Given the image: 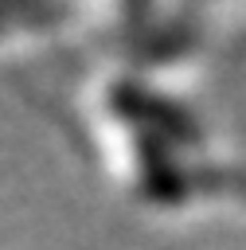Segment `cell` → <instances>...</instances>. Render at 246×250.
Here are the masks:
<instances>
[{"mask_svg":"<svg viewBox=\"0 0 246 250\" xmlns=\"http://www.w3.org/2000/svg\"><path fill=\"white\" fill-rule=\"evenodd\" d=\"M78 125L105 176L148 211H195L246 199V172L223 156L207 121L168 74L102 59L78 90Z\"/></svg>","mask_w":246,"mask_h":250,"instance_id":"cell-1","label":"cell"},{"mask_svg":"<svg viewBox=\"0 0 246 250\" xmlns=\"http://www.w3.org/2000/svg\"><path fill=\"white\" fill-rule=\"evenodd\" d=\"M74 16H82V12L62 8V4H0V43H8L16 35H43L51 27H62Z\"/></svg>","mask_w":246,"mask_h":250,"instance_id":"cell-2","label":"cell"}]
</instances>
